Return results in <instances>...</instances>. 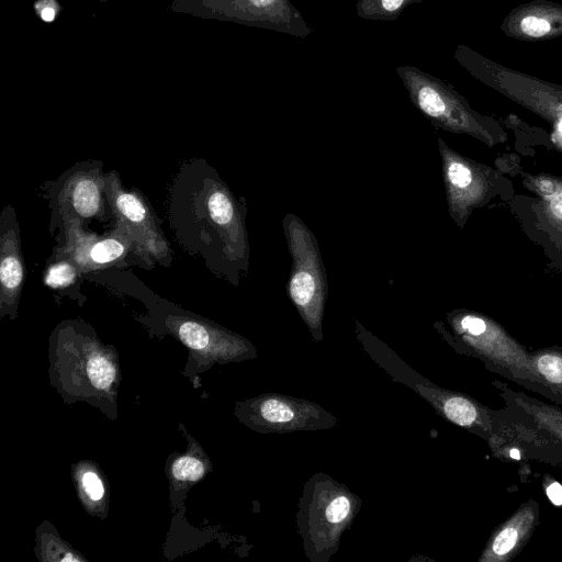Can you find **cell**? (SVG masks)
I'll use <instances>...</instances> for the list:
<instances>
[{"label":"cell","instance_id":"7","mask_svg":"<svg viewBox=\"0 0 562 562\" xmlns=\"http://www.w3.org/2000/svg\"><path fill=\"white\" fill-rule=\"evenodd\" d=\"M78 222H65V243L57 250V257L68 258L81 272L97 270L116 265L138 250L131 237L117 225V231L103 237L90 235L80 229Z\"/></svg>","mask_w":562,"mask_h":562},{"label":"cell","instance_id":"9","mask_svg":"<svg viewBox=\"0 0 562 562\" xmlns=\"http://www.w3.org/2000/svg\"><path fill=\"white\" fill-rule=\"evenodd\" d=\"M438 148L449 213L459 226H463L470 209L481 195L480 176L474 164L453 151L441 138Z\"/></svg>","mask_w":562,"mask_h":562},{"label":"cell","instance_id":"10","mask_svg":"<svg viewBox=\"0 0 562 562\" xmlns=\"http://www.w3.org/2000/svg\"><path fill=\"white\" fill-rule=\"evenodd\" d=\"M540 509L537 501L524 502L491 533L479 562H509L529 542L538 524Z\"/></svg>","mask_w":562,"mask_h":562},{"label":"cell","instance_id":"21","mask_svg":"<svg viewBox=\"0 0 562 562\" xmlns=\"http://www.w3.org/2000/svg\"><path fill=\"white\" fill-rule=\"evenodd\" d=\"M82 486L93 501H99L104 494L102 482L93 472H86L82 475Z\"/></svg>","mask_w":562,"mask_h":562},{"label":"cell","instance_id":"22","mask_svg":"<svg viewBox=\"0 0 562 562\" xmlns=\"http://www.w3.org/2000/svg\"><path fill=\"white\" fill-rule=\"evenodd\" d=\"M546 491L553 504L562 505V485L559 482L551 480L550 484H547Z\"/></svg>","mask_w":562,"mask_h":562},{"label":"cell","instance_id":"19","mask_svg":"<svg viewBox=\"0 0 562 562\" xmlns=\"http://www.w3.org/2000/svg\"><path fill=\"white\" fill-rule=\"evenodd\" d=\"M261 415L271 423H285L293 419L294 411L283 402L268 400L261 406Z\"/></svg>","mask_w":562,"mask_h":562},{"label":"cell","instance_id":"5","mask_svg":"<svg viewBox=\"0 0 562 562\" xmlns=\"http://www.w3.org/2000/svg\"><path fill=\"white\" fill-rule=\"evenodd\" d=\"M105 194L117 225L131 237L145 259L166 266L171 259L170 247L145 198L136 191L125 190L116 172L105 176Z\"/></svg>","mask_w":562,"mask_h":562},{"label":"cell","instance_id":"14","mask_svg":"<svg viewBox=\"0 0 562 562\" xmlns=\"http://www.w3.org/2000/svg\"><path fill=\"white\" fill-rule=\"evenodd\" d=\"M531 367L542 387V394L562 405V348L547 347L530 352Z\"/></svg>","mask_w":562,"mask_h":562},{"label":"cell","instance_id":"2","mask_svg":"<svg viewBox=\"0 0 562 562\" xmlns=\"http://www.w3.org/2000/svg\"><path fill=\"white\" fill-rule=\"evenodd\" d=\"M282 227L292 258L286 283L288 295L310 330L319 335L328 296V281L318 241L295 214H285Z\"/></svg>","mask_w":562,"mask_h":562},{"label":"cell","instance_id":"12","mask_svg":"<svg viewBox=\"0 0 562 562\" xmlns=\"http://www.w3.org/2000/svg\"><path fill=\"white\" fill-rule=\"evenodd\" d=\"M24 281V263L21 254L19 226L11 206L1 214L0 238V284L1 304H14L21 293Z\"/></svg>","mask_w":562,"mask_h":562},{"label":"cell","instance_id":"25","mask_svg":"<svg viewBox=\"0 0 562 562\" xmlns=\"http://www.w3.org/2000/svg\"><path fill=\"white\" fill-rule=\"evenodd\" d=\"M403 0H382V5L389 11L396 10L402 4Z\"/></svg>","mask_w":562,"mask_h":562},{"label":"cell","instance_id":"27","mask_svg":"<svg viewBox=\"0 0 562 562\" xmlns=\"http://www.w3.org/2000/svg\"><path fill=\"white\" fill-rule=\"evenodd\" d=\"M256 7H266L272 3L274 0H250Z\"/></svg>","mask_w":562,"mask_h":562},{"label":"cell","instance_id":"11","mask_svg":"<svg viewBox=\"0 0 562 562\" xmlns=\"http://www.w3.org/2000/svg\"><path fill=\"white\" fill-rule=\"evenodd\" d=\"M501 30L506 36L525 42L562 36V5L549 0L522 3L504 18Z\"/></svg>","mask_w":562,"mask_h":562},{"label":"cell","instance_id":"23","mask_svg":"<svg viewBox=\"0 0 562 562\" xmlns=\"http://www.w3.org/2000/svg\"><path fill=\"white\" fill-rule=\"evenodd\" d=\"M537 188L542 193V195L548 199L553 196L559 191L557 183L548 179L539 180L537 182Z\"/></svg>","mask_w":562,"mask_h":562},{"label":"cell","instance_id":"6","mask_svg":"<svg viewBox=\"0 0 562 562\" xmlns=\"http://www.w3.org/2000/svg\"><path fill=\"white\" fill-rule=\"evenodd\" d=\"M105 176L99 161H86L68 170L55 187L53 204L65 222L82 223L104 215Z\"/></svg>","mask_w":562,"mask_h":562},{"label":"cell","instance_id":"8","mask_svg":"<svg viewBox=\"0 0 562 562\" xmlns=\"http://www.w3.org/2000/svg\"><path fill=\"white\" fill-rule=\"evenodd\" d=\"M418 108L441 128L467 133L486 139L498 130L490 117L472 111L453 95L441 93L436 87L424 86L417 95Z\"/></svg>","mask_w":562,"mask_h":562},{"label":"cell","instance_id":"17","mask_svg":"<svg viewBox=\"0 0 562 562\" xmlns=\"http://www.w3.org/2000/svg\"><path fill=\"white\" fill-rule=\"evenodd\" d=\"M92 385L100 390L108 389L114 380V366L103 356L92 357L87 366Z\"/></svg>","mask_w":562,"mask_h":562},{"label":"cell","instance_id":"24","mask_svg":"<svg viewBox=\"0 0 562 562\" xmlns=\"http://www.w3.org/2000/svg\"><path fill=\"white\" fill-rule=\"evenodd\" d=\"M549 209L557 218L562 221V191H558L549 199Z\"/></svg>","mask_w":562,"mask_h":562},{"label":"cell","instance_id":"26","mask_svg":"<svg viewBox=\"0 0 562 562\" xmlns=\"http://www.w3.org/2000/svg\"><path fill=\"white\" fill-rule=\"evenodd\" d=\"M54 16H55V12L52 8H46L42 11V19L44 21H53L54 20Z\"/></svg>","mask_w":562,"mask_h":562},{"label":"cell","instance_id":"4","mask_svg":"<svg viewBox=\"0 0 562 562\" xmlns=\"http://www.w3.org/2000/svg\"><path fill=\"white\" fill-rule=\"evenodd\" d=\"M469 70L487 87L558 122L562 120V86L505 67L475 52L467 53Z\"/></svg>","mask_w":562,"mask_h":562},{"label":"cell","instance_id":"16","mask_svg":"<svg viewBox=\"0 0 562 562\" xmlns=\"http://www.w3.org/2000/svg\"><path fill=\"white\" fill-rule=\"evenodd\" d=\"M181 341L191 349L202 350L209 346L211 337L209 329L195 321H184L178 328Z\"/></svg>","mask_w":562,"mask_h":562},{"label":"cell","instance_id":"15","mask_svg":"<svg viewBox=\"0 0 562 562\" xmlns=\"http://www.w3.org/2000/svg\"><path fill=\"white\" fill-rule=\"evenodd\" d=\"M44 274V283L52 289H64L72 285L81 270L68 258L57 257Z\"/></svg>","mask_w":562,"mask_h":562},{"label":"cell","instance_id":"18","mask_svg":"<svg viewBox=\"0 0 562 562\" xmlns=\"http://www.w3.org/2000/svg\"><path fill=\"white\" fill-rule=\"evenodd\" d=\"M204 473L203 463L193 457H182L172 467V474L179 481H195Z\"/></svg>","mask_w":562,"mask_h":562},{"label":"cell","instance_id":"3","mask_svg":"<svg viewBox=\"0 0 562 562\" xmlns=\"http://www.w3.org/2000/svg\"><path fill=\"white\" fill-rule=\"evenodd\" d=\"M448 318L467 353L483 361L488 370L542 394L530 352L501 325L473 313L456 312Z\"/></svg>","mask_w":562,"mask_h":562},{"label":"cell","instance_id":"20","mask_svg":"<svg viewBox=\"0 0 562 562\" xmlns=\"http://www.w3.org/2000/svg\"><path fill=\"white\" fill-rule=\"evenodd\" d=\"M349 509V499L346 496H338L328 505L326 517L329 522L337 524L346 518Z\"/></svg>","mask_w":562,"mask_h":562},{"label":"cell","instance_id":"28","mask_svg":"<svg viewBox=\"0 0 562 562\" xmlns=\"http://www.w3.org/2000/svg\"><path fill=\"white\" fill-rule=\"evenodd\" d=\"M558 132L562 135V120L555 122Z\"/></svg>","mask_w":562,"mask_h":562},{"label":"cell","instance_id":"1","mask_svg":"<svg viewBox=\"0 0 562 562\" xmlns=\"http://www.w3.org/2000/svg\"><path fill=\"white\" fill-rule=\"evenodd\" d=\"M204 162L182 170L171 195V218L181 243L237 284L249 267L245 207Z\"/></svg>","mask_w":562,"mask_h":562},{"label":"cell","instance_id":"13","mask_svg":"<svg viewBox=\"0 0 562 562\" xmlns=\"http://www.w3.org/2000/svg\"><path fill=\"white\" fill-rule=\"evenodd\" d=\"M493 384L499 390L501 396L506 403L520 408L528 414L539 428L553 435L562 441V411L555 406L544 404L538 400H533L524 393H517L504 383L494 381Z\"/></svg>","mask_w":562,"mask_h":562}]
</instances>
